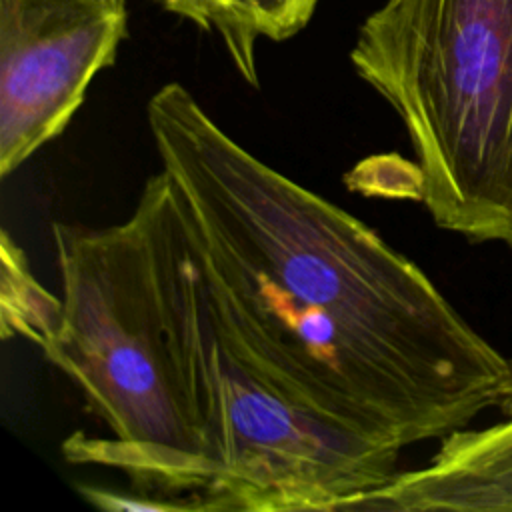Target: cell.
<instances>
[{
    "instance_id": "3",
    "label": "cell",
    "mask_w": 512,
    "mask_h": 512,
    "mask_svg": "<svg viewBox=\"0 0 512 512\" xmlns=\"http://www.w3.org/2000/svg\"><path fill=\"white\" fill-rule=\"evenodd\" d=\"M62 318L44 358L84 396L106 434L72 432L70 464L116 470L136 490L214 512L212 476L188 416L132 216L50 228Z\"/></svg>"
},
{
    "instance_id": "1",
    "label": "cell",
    "mask_w": 512,
    "mask_h": 512,
    "mask_svg": "<svg viewBox=\"0 0 512 512\" xmlns=\"http://www.w3.org/2000/svg\"><path fill=\"white\" fill-rule=\"evenodd\" d=\"M146 124L224 318L318 418L392 450L512 402V362L372 226L232 138L180 82Z\"/></svg>"
},
{
    "instance_id": "8",
    "label": "cell",
    "mask_w": 512,
    "mask_h": 512,
    "mask_svg": "<svg viewBox=\"0 0 512 512\" xmlns=\"http://www.w3.org/2000/svg\"><path fill=\"white\" fill-rule=\"evenodd\" d=\"M344 184L364 196L422 200V174L418 164L396 154L364 158L346 172Z\"/></svg>"
},
{
    "instance_id": "4",
    "label": "cell",
    "mask_w": 512,
    "mask_h": 512,
    "mask_svg": "<svg viewBox=\"0 0 512 512\" xmlns=\"http://www.w3.org/2000/svg\"><path fill=\"white\" fill-rule=\"evenodd\" d=\"M350 62L400 118L436 226L512 246V0H386Z\"/></svg>"
},
{
    "instance_id": "5",
    "label": "cell",
    "mask_w": 512,
    "mask_h": 512,
    "mask_svg": "<svg viewBox=\"0 0 512 512\" xmlns=\"http://www.w3.org/2000/svg\"><path fill=\"white\" fill-rule=\"evenodd\" d=\"M126 34V0H0L2 178L68 128Z\"/></svg>"
},
{
    "instance_id": "9",
    "label": "cell",
    "mask_w": 512,
    "mask_h": 512,
    "mask_svg": "<svg viewBox=\"0 0 512 512\" xmlns=\"http://www.w3.org/2000/svg\"><path fill=\"white\" fill-rule=\"evenodd\" d=\"M320 0H240L254 16L262 38L284 42L310 22Z\"/></svg>"
},
{
    "instance_id": "6",
    "label": "cell",
    "mask_w": 512,
    "mask_h": 512,
    "mask_svg": "<svg viewBox=\"0 0 512 512\" xmlns=\"http://www.w3.org/2000/svg\"><path fill=\"white\" fill-rule=\"evenodd\" d=\"M352 510L512 512V412L498 424L444 436L424 466L398 470L344 506Z\"/></svg>"
},
{
    "instance_id": "7",
    "label": "cell",
    "mask_w": 512,
    "mask_h": 512,
    "mask_svg": "<svg viewBox=\"0 0 512 512\" xmlns=\"http://www.w3.org/2000/svg\"><path fill=\"white\" fill-rule=\"evenodd\" d=\"M0 332L4 340L22 338L40 350L62 318V298L32 274L24 250L2 230L0 240Z\"/></svg>"
},
{
    "instance_id": "2",
    "label": "cell",
    "mask_w": 512,
    "mask_h": 512,
    "mask_svg": "<svg viewBox=\"0 0 512 512\" xmlns=\"http://www.w3.org/2000/svg\"><path fill=\"white\" fill-rule=\"evenodd\" d=\"M130 216L214 512H336L386 484L402 452L296 404L224 318L164 170L144 182Z\"/></svg>"
},
{
    "instance_id": "10",
    "label": "cell",
    "mask_w": 512,
    "mask_h": 512,
    "mask_svg": "<svg viewBox=\"0 0 512 512\" xmlns=\"http://www.w3.org/2000/svg\"><path fill=\"white\" fill-rule=\"evenodd\" d=\"M80 494L94 506L112 512H174V510H194L190 502L180 498H168L152 492L126 494L118 490H104L96 486H80Z\"/></svg>"
},
{
    "instance_id": "11",
    "label": "cell",
    "mask_w": 512,
    "mask_h": 512,
    "mask_svg": "<svg viewBox=\"0 0 512 512\" xmlns=\"http://www.w3.org/2000/svg\"><path fill=\"white\" fill-rule=\"evenodd\" d=\"M506 410H508V412H512V402H510V406H508V408H506Z\"/></svg>"
}]
</instances>
